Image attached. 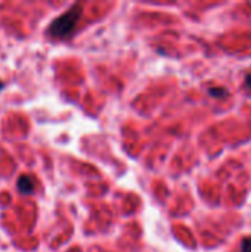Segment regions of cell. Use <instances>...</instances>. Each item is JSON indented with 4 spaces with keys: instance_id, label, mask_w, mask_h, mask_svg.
Listing matches in <instances>:
<instances>
[{
    "instance_id": "obj_5",
    "label": "cell",
    "mask_w": 251,
    "mask_h": 252,
    "mask_svg": "<svg viewBox=\"0 0 251 252\" xmlns=\"http://www.w3.org/2000/svg\"><path fill=\"white\" fill-rule=\"evenodd\" d=\"M246 86L251 89V74L250 75H247V78H246Z\"/></svg>"
},
{
    "instance_id": "obj_6",
    "label": "cell",
    "mask_w": 251,
    "mask_h": 252,
    "mask_svg": "<svg viewBox=\"0 0 251 252\" xmlns=\"http://www.w3.org/2000/svg\"><path fill=\"white\" fill-rule=\"evenodd\" d=\"M1 87H3V83H1V81H0V89H1Z\"/></svg>"
},
{
    "instance_id": "obj_1",
    "label": "cell",
    "mask_w": 251,
    "mask_h": 252,
    "mask_svg": "<svg viewBox=\"0 0 251 252\" xmlns=\"http://www.w3.org/2000/svg\"><path fill=\"white\" fill-rule=\"evenodd\" d=\"M81 12L83 10H81L80 4H74L72 7H70L64 15L58 16L50 24V27L47 30L49 35L52 38H65V37H68L74 31V28H75V25H77V22H78V19L81 16Z\"/></svg>"
},
{
    "instance_id": "obj_2",
    "label": "cell",
    "mask_w": 251,
    "mask_h": 252,
    "mask_svg": "<svg viewBox=\"0 0 251 252\" xmlns=\"http://www.w3.org/2000/svg\"><path fill=\"white\" fill-rule=\"evenodd\" d=\"M18 189L21 193H33L34 190V180L30 176H22L18 180Z\"/></svg>"
},
{
    "instance_id": "obj_3",
    "label": "cell",
    "mask_w": 251,
    "mask_h": 252,
    "mask_svg": "<svg viewBox=\"0 0 251 252\" xmlns=\"http://www.w3.org/2000/svg\"><path fill=\"white\" fill-rule=\"evenodd\" d=\"M209 93H210L212 96H215V97H223V96H226V94H228V90H226V89H220V87H217V89H210V90H209Z\"/></svg>"
},
{
    "instance_id": "obj_4",
    "label": "cell",
    "mask_w": 251,
    "mask_h": 252,
    "mask_svg": "<svg viewBox=\"0 0 251 252\" xmlns=\"http://www.w3.org/2000/svg\"><path fill=\"white\" fill-rule=\"evenodd\" d=\"M241 252H251V236L241 241Z\"/></svg>"
}]
</instances>
